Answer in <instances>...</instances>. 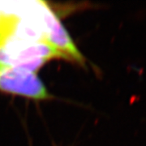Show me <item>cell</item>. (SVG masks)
Masks as SVG:
<instances>
[{
  "label": "cell",
  "mask_w": 146,
  "mask_h": 146,
  "mask_svg": "<svg viewBox=\"0 0 146 146\" xmlns=\"http://www.w3.org/2000/svg\"><path fill=\"white\" fill-rule=\"evenodd\" d=\"M0 91L35 100L50 97L36 73L11 67L0 66Z\"/></svg>",
  "instance_id": "1"
}]
</instances>
